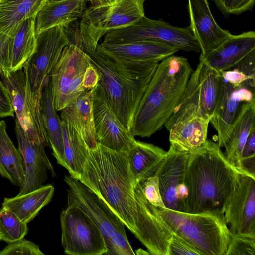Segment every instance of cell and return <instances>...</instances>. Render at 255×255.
Returning <instances> with one entry per match:
<instances>
[{
	"label": "cell",
	"mask_w": 255,
	"mask_h": 255,
	"mask_svg": "<svg viewBox=\"0 0 255 255\" xmlns=\"http://www.w3.org/2000/svg\"></svg>",
	"instance_id": "681fc988"
},
{
	"label": "cell",
	"mask_w": 255,
	"mask_h": 255,
	"mask_svg": "<svg viewBox=\"0 0 255 255\" xmlns=\"http://www.w3.org/2000/svg\"><path fill=\"white\" fill-rule=\"evenodd\" d=\"M93 110L97 142L116 151L131 149L136 141L135 136L117 118L98 84L94 88Z\"/></svg>",
	"instance_id": "4fadbf2b"
},
{
	"label": "cell",
	"mask_w": 255,
	"mask_h": 255,
	"mask_svg": "<svg viewBox=\"0 0 255 255\" xmlns=\"http://www.w3.org/2000/svg\"><path fill=\"white\" fill-rule=\"evenodd\" d=\"M190 153L176 150L170 146L155 175L158 177L166 208L183 212L184 203L188 195L184 177Z\"/></svg>",
	"instance_id": "9a60e30c"
},
{
	"label": "cell",
	"mask_w": 255,
	"mask_h": 255,
	"mask_svg": "<svg viewBox=\"0 0 255 255\" xmlns=\"http://www.w3.org/2000/svg\"><path fill=\"white\" fill-rule=\"evenodd\" d=\"M54 187L49 184L12 198H4L2 207L14 212L24 223L28 224L40 210L51 201Z\"/></svg>",
	"instance_id": "4316f807"
},
{
	"label": "cell",
	"mask_w": 255,
	"mask_h": 255,
	"mask_svg": "<svg viewBox=\"0 0 255 255\" xmlns=\"http://www.w3.org/2000/svg\"><path fill=\"white\" fill-rule=\"evenodd\" d=\"M156 208L172 233L185 240L201 255H226L233 234L224 214H194Z\"/></svg>",
	"instance_id": "5b68a950"
},
{
	"label": "cell",
	"mask_w": 255,
	"mask_h": 255,
	"mask_svg": "<svg viewBox=\"0 0 255 255\" xmlns=\"http://www.w3.org/2000/svg\"><path fill=\"white\" fill-rule=\"evenodd\" d=\"M40 104L44 126L52 154L57 163L65 168L61 120L53 105L50 77L43 88Z\"/></svg>",
	"instance_id": "83f0119b"
},
{
	"label": "cell",
	"mask_w": 255,
	"mask_h": 255,
	"mask_svg": "<svg viewBox=\"0 0 255 255\" xmlns=\"http://www.w3.org/2000/svg\"><path fill=\"white\" fill-rule=\"evenodd\" d=\"M253 156H255V128L249 134L242 153V158Z\"/></svg>",
	"instance_id": "f6af8a7d"
},
{
	"label": "cell",
	"mask_w": 255,
	"mask_h": 255,
	"mask_svg": "<svg viewBox=\"0 0 255 255\" xmlns=\"http://www.w3.org/2000/svg\"><path fill=\"white\" fill-rule=\"evenodd\" d=\"M13 37L0 33V75L10 71Z\"/></svg>",
	"instance_id": "f35d334b"
},
{
	"label": "cell",
	"mask_w": 255,
	"mask_h": 255,
	"mask_svg": "<svg viewBox=\"0 0 255 255\" xmlns=\"http://www.w3.org/2000/svg\"><path fill=\"white\" fill-rule=\"evenodd\" d=\"M101 45L116 56L128 60L139 61L159 62L179 50L171 45L152 40L120 44L102 43Z\"/></svg>",
	"instance_id": "cb8c5ba5"
},
{
	"label": "cell",
	"mask_w": 255,
	"mask_h": 255,
	"mask_svg": "<svg viewBox=\"0 0 255 255\" xmlns=\"http://www.w3.org/2000/svg\"><path fill=\"white\" fill-rule=\"evenodd\" d=\"M103 0V3H105L108 2H110L113 0Z\"/></svg>",
	"instance_id": "7dc6e473"
},
{
	"label": "cell",
	"mask_w": 255,
	"mask_h": 255,
	"mask_svg": "<svg viewBox=\"0 0 255 255\" xmlns=\"http://www.w3.org/2000/svg\"><path fill=\"white\" fill-rule=\"evenodd\" d=\"M209 122V118L200 113L183 118L168 131L170 146L181 152L195 150L207 139Z\"/></svg>",
	"instance_id": "ffe728a7"
},
{
	"label": "cell",
	"mask_w": 255,
	"mask_h": 255,
	"mask_svg": "<svg viewBox=\"0 0 255 255\" xmlns=\"http://www.w3.org/2000/svg\"><path fill=\"white\" fill-rule=\"evenodd\" d=\"M254 128H255V99L241 105L224 146L225 148L224 155L227 160L238 170L244 145L249 134Z\"/></svg>",
	"instance_id": "603a6c76"
},
{
	"label": "cell",
	"mask_w": 255,
	"mask_h": 255,
	"mask_svg": "<svg viewBox=\"0 0 255 255\" xmlns=\"http://www.w3.org/2000/svg\"><path fill=\"white\" fill-rule=\"evenodd\" d=\"M141 185L145 198L152 205L156 207H165L156 175L147 178Z\"/></svg>",
	"instance_id": "74e56055"
},
{
	"label": "cell",
	"mask_w": 255,
	"mask_h": 255,
	"mask_svg": "<svg viewBox=\"0 0 255 255\" xmlns=\"http://www.w3.org/2000/svg\"><path fill=\"white\" fill-rule=\"evenodd\" d=\"M44 255L39 246L33 242L24 238L8 244L0 251V255Z\"/></svg>",
	"instance_id": "e575fe53"
},
{
	"label": "cell",
	"mask_w": 255,
	"mask_h": 255,
	"mask_svg": "<svg viewBox=\"0 0 255 255\" xmlns=\"http://www.w3.org/2000/svg\"><path fill=\"white\" fill-rule=\"evenodd\" d=\"M234 67L255 79V50L248 54Z\"/></svg>",
	"instance_id": "7bdbcfd3"
},
{
	"label": "cell",
	"mask_w": 255,
	"mask_h": 255,
	"mask_svg": "<svg viewBox=\"0 0 255 255\" xmlns=\"http://www.w3.org/2000/svg\"><path fill=\"white\" fill-rule=\"evenodd\" d=\"M190 27L204 57L218 47L232 34L216 23L207 0H188Z\"/></svg>",
	"instance_id": "ac0fdd59"
},
{
	"label": "cell",
	"mask_w": 255,
	"mask_h": 255,
	"mask_svg": "<svg viewBox=\"0 0 255 255\" xmlns=\"http://www.w3.org/2000/svg\"><path fill=\"white\" fill-rule=\"evenodd\" d=\"M91 63L74 36L63 49L50 74L53 105L56 111L69 106L85 90V74Z\"/></svg>",
	"instance_id": "8992f818"
},
{
	"label": "cell",
	"mask_w": 255,
	"mask_h": 255,
	"mask_svg": "<svg viewBox=\"0 0 255 255\" xmlns=\"http://www.w3.org/2000/svg\"><path fill=\"white\" fill-rule=\"evenodd\" d=\"M201 255V254L185 240L172 233L169 246V255Z\"/></svg>",
	"instance_id": "ab89813d"
},
{
	"label": "cell",
	"mask_w": 255,
	"mask_h": 255,
	"mask_svg": "<svg viewBox=\"0 0 255 255\" xmlns=\"http://www.w3.org/2000/svg\"><path fill=\"white\" fill-rule=\"evenodd\" d=\"M94 88L83 92L61 113V119L68 123L78 132L89 149L95 148L98 144L93 110Z\"/></svg>",
	"instance_id": "44dd1931"
},
{
	"label": "cell",
	"mask_w": 255,
	"mask_h": 255,
	"mask_svg": "<svg viewBox=\"0 0 255 255\" xmlns=\"http://www.w3.org/2000/svg\"><path fill=\"white\" fill-rule=\"evenodd\" d=\"M48 0H0V33L14 37L20 25L37 14Z\"/></svg>",
	"instance_id": "d4e9b609"
},
{
	"label": "cell",
	"mask_w": 255,
	"mask_h": 255,
	"mask_svg": "<svg viewBox=\"0 0 255 255\" xmlns=\"http://www.w3.org/2000/svg\"><path fill=\"white\" fill-rule=\"evenodd\" d=\"M90 2L91 5H98L103 3V0H86Z\"/></svg>",
	"instance_id": "bcb514c9"
},
{
	"label": "cell",
	"mask_w": 255,
	"mask_h": 255,
	"mask_svg": "<svg viewBox=\"0 0 255 255\" xmlns=\"http://www.w3.org/2000/svg\"><path fill=\"white\" fill-rule=\"evenodd\" d=\"M233 235L255 239V178L240 174L239 182L224 212Z\"/></svg>",
	"instance_id": "2e32d148"
},
{
	"label": "cell",
	"mask_w": 255,
	"mask_h": 255,
	"mask_svg": "<svg viewBox=\"0 0 255 255\" xmlns=\"http://www.w3.org/2000/svg\"><path fill=\"white\" fill-rule=\"evenodd\" d=\"M10 96L15 121L32 143L49 145L41 112V98L34 94L23 69L4 71L0 75Z\"/></svg>",
	"instance_id": "52a82bcc"
},
{
	"label": "cell",
	"mask_w": 255,
	"mask_h": 255,
	"mask_svg": "<svg viewBox=\"0 0 255 255\" xmlns=\"http://www.w3.org/2000/svg\"><path fill=\"white\" fill-rule=\"evenodd\" d=\"M36 50L23 69L32 92L41 98L50 73L70 41L67 29L62 25L42 31L36 35Z\"/></svg>",
	"instance_id": "30bf717a"
},
{
	"label": "cell",
	"mask_w": 255,
	"mask_h": 255,
	"mask_svg": "<svg viewBox=\"0 0 255 255\" xmlns=\"http://www.w3.org/2000/svg\"><path fill=\"white\" fill-rule=\"evenodd\" d=\"M76 35L99 74L98 84L108 103L121 123L130 131L136 111L159 62L123 58L101 44L95 48L79 28Z\"/></svg>",
	"instance_id": "7a4b0ae2"
},
{
	"label": "cell",
	"mask_w": 255,
	"mask_h": 255,
	"mask_svg": "<svg viewBox=\"0 0 255 255\" xmlns=\"http://www.w3.org/2000/svg\"><path fill=\"white\" fill-rule=\"evenodd\" d=\"M68 188L67 206L78 207L85 213L99 229L110 255V238L116 231L124 230L125 225L108 204L79 180L65 175Z\"/></svg>",
	"instance_id": "7c38bea8"
},
{
	"label": "cell",
	"mask_w": 255,
	"mask_h": 255,
	"mask_svg": "<svg viewBox=\"0 0 255 255\" xmlns=\"http://www.w3.org/2000/svg\"><path fill=\"white\" fill-rule=\"evenodd\" d=\"M144 0H113L85 9L79 30L96 48L108 32L130 25L144 16Z\"/></svg>",
	"instance_id": "ba28073f"
},
{
	"label": "cell",
	"mask_w": 255,
	"mask_h": 255,
	"mask_svg": "<svg viewBox=\"0 0 255 255\" xmlns=\"http://www.w3.org/2000/svg\"><path fill=\"white\" fill-rule=\"evenodd\" d=\"M79 181L108 204L150 255H169L172 233L145 198L130 170L127 152L98 143L89 149Z\"/></svg>",
	"instance_id": "6da1fadb"
},
{
	"label": "cell",
	"mask_w": 255,
	"mask_h": 255,
	"mask_svg": "<svg viewBox=\"0 0 255 255\" xmlns=\"http://www.w3.org/2000/svg\"><path fill=\"white\" fill-rule=\"evenodd\" d=\"M61 125L65 168L71 177L79 180L89 148L78 132L68 123L61 120Z\"/></svg>",
	"instance_id": "f546056e"
},
{
	"label": "cell",
	"mask_w": 255,
	"mask_h": 255,
	"mask_svg": "<svg viewBox=\"0 0 255 255\" xmlns=\"http://www.w3.org/2000/svg\"><path fill=\"white\" fill-rule=\"evenodd\" d=\"M255 50V32H244L231 35L205 57L200 56L218 72L234 67L250 52Z\"/></svg>",
	"instance_id": "d6986e66"
},
{
	"label": "cell",
	"mask_w": 255,
	"mask_h": 255,
	"mask_svg": "<svg viewBox=\"0 0 255 255\" xmlns=\"http://www.w3.org/2000/svg\"><path fill=\"white\" fill-rule=\"evenodd\" d=\"M166 152L152 144L137 140L127 152L130 170L140 184L155 175Z\"/></svg>",
	"instance_id": "484cf974"
},
{
	"label": "cell",
	"mask_w": 255,
	"mask_h": 255,
	"mask_svg": "<svg viewBox=\"0 0 255 255\" xmlns=\"http://www.w3.org/2000/svg\"><path fill=\"white\" fill-rule=\"evenodd\" d=\"M61 244L70 255H102L107 251L98 227L81 210L67 206L60 214Z\"/></svg>",
	"instance_id": "8fae6325"
},
{
	"label": "cell",
	"mask_w": 255,
	"mask_h": 255,
	"mask_svg": "<svg viewBox=\"0 0 255 255\" xmlns=\"http://www.w3.org/2000/svg\"><path fill=\"white\" fill-rule=\"evenodd\" d=\"M35 18L33 17L24 20L13 37L10 71L23 69L24 64L36 50Z\"/></svg>",
	"instance_id": "1f68e13d"
},
{
	"label": "cell",
	"mask_w": 255,
	"mask_h": 255,
	"mask_svg": "<svg viewBox=\"0 0 255 255\" xmlns=\"http://www.w3.org/2000/svg\"><path fill=\"white\" fill-rule=\"evenodd\" d=\"M142 40L161 42L179 50L201 52L200 45L190 26H174L145 15L130 25L108 32L105 35L102 43L120 44Z\"/></svg>",
	"instance_id": "9c48e42d"
},
{
	"label": "cell",
	"mask_w": 255,
	"mask_h": 255,
	"mask_svg": "<svg viewBox=\"0 0 255 255\" xmlns=\"http://www.w3.org/2000/svg\"><path fill=\"white\" fill-rule=\"evenodd\" d=\"M254 99L255 87L231 84L220 75L217 103L209 122L217 132L220 148L224 146L241 105Z\"/></svg>",
	"instance_id": "5bb4252c"
},
{
	"label": "cell",
	"mask_w": 255,
	"mask_h": 255,
	"mask_svg": "<svg viewBox=\"0 0 255 255\" xmlns=\"http://www.w3.org/2000/svg\"><path fill=\"white\" fill-rule=\"evenodd\" d=\"M193 69L188 59L170 56L158 63L134 116L130 132L149 137L160 130L180 101Z\"/></svg>",
	"instance_id": "277c9868"
},
{
	"label": "cell",
	"mask_w": 255,
	"mask_h": 255,
	"mask_svg": "<svg viewBox=\"0 0 255 255\" xmlns=\"http://www.w3.org/2000/svg\"><path fill=\"white\" fill-rule=\"evenodd\" d=\"M86 0H48L37 14L36 35L50 28L62 25L67 27L81 18L85 10Z\"/></svg>",
	"instance_id": "7402d4cb"
},
{
	"label": "cell",
	"mask_w": 255,
	"mask_h": 255,
	"mask_svg": "<svg viewBox=\"0 0 255 255\" xmlns=\"http://www.w3.org/2000/svg\"><path fill=\"white\" fill-rule=\"evenodd\" d=\"M28 231L27 224L23 222L14 212L4 207L0 209L1 240L12 243L24 238Z\"/></svg>",
	"instance_id": "d6a6232c"
},
{
	"label": "cell",
	"mask_w": 255,
	"mask_h": 255,
	"mask_svg": "<svg viewBox=\"0 0 255 255\" xmlns=\"http://www.w3.org/2000/svg\"><path fill=\"white\" fill-rule=\"evenodd\" d=\"M225 15H238L252 9L255 0H213Z\"/></svg>",
	"instance_id": "d590c367"
},
{
	"label": "cell",
	"mask_w": 255,
	"mask_h": 255,
	"mask_svg": "<svg viewBox=\"0 0 255 255\" xmlns=\"http://www.w3.org/2000/svg\"><path fill=\"white\" fill-rule=\"evenodd\" d=\"M255 255V239L233 235L226 255Z\"/></svg>",
	"instance_id": "836d02e7"
},
{
	"label": "cell",
	"mask_w": 255,
	"mask_h": 255,
	"mask_svg": "<svg viewBox=\"0 0 255 255\" xmlns=\"http://www.w3.org/2000/svg\"><path fill=\"white\" fill-rule=\"evenodd\" d=\"M99 74L96 68L91 64L85 74L83 86L85 91L94 88L98 84Z\"/></svg>",
	"instance_id": "ee69618b"
},
{
	"label": "cell",
	"mask_w": 255,
	"mask_h": 255,
	"mask_svg": "<svg viewBox=\"0 0 255 255\" xmlns=\"http://www.w3.org/2000/svg\"><path fill=\"white\" fill-rule=\"evenodd\" d=\"M240 174L218 144L207 139L189 155L184 177L188 195L183 212L224 214Z\"/></svg>",
	"instance_id": "3957f363"
},
{
	"label": "cell",
	"mask_w": 255,
	"mask_h": 255,
	"mask_svg": "<svg viewBox=\"0 0 255 255\" xmlns=\"http://www.w3.org/2000/svg\"><path fill=\"white\" fill-rule=\"evenodd\" d=\"M222 77L231 84L238 86L246 84L255 87V79L246 75L235 67L220 72Z\"/></svg>",
	"instance_id": "60d3db41"
},
{
	"label": "cell",
	"mask_w": 255,
	"mask_h": 255,
	"mask_svg": "<svg viewBox=\"0 0 255 255\" xmlns=\"http://www.w3.org/2000/svg\"><path fill=\"white\" fill-rule=\"evenodd\" d=\"M14 108L9 92L0 80V117H14Z\"/></svg>",
	"instance_id": "b9f144b4"
},
{
	"label": "cell",
	"mask_w": 255,
	"mask_h": 255,
	"mask_svg": "<svg viewBox=\"0 0 255 255\" xmlns=\"http://www.w3.org/2000/svg\"><path fill=\"white\" fill-rule=\"evenodd\" d=\"M195 70L197 74L200 109L205 116L210 119L217 103L220 73L200 58Z\"/></svg>",
	"instance_id": "4dcf8cb0"
},
{
	"label": "cell",
	"mask_w": 255,
	"mask_h": 255,
	"mask_svg": "<svg viewBox=\"0 0 255 255\" xmlns=\"http://www.w3.org/2000/svg\"><path fill=\"white\" fill-rule=\"evenodd\" d=\"M1 235L0 234V240H1Z\"/></svg>",
	"instance_id": "c3c4849f"
},
{
	"label": "cell",
	"mask_w": 255,
	"mask_h": 255,
	"mask_svg": "<svg viewBox=\"0 0 255 255\" xmlns=\"http://www.w3.org/2000/svg\"><path fill=\"white\" fill-rule=\"evenodd\" d=\"M110 255H134L127 237L126 230L116 231L110 238Z\"/></svg>",
	"instance_id": "8d00e7d4"
},
{
	"label": "cell",
	"mask_w": 255,
	"mask_h": 255,
	"mask_svg": "<svg viewBox=\"0 0 255 255\" xmlns=\"http://www.w3.org/2000/svg\"><path fill=\"white\" fill-rule=\"evenodd\" d=\"M7 125L0 121V174L19 187L25 180L23 160L18 149L14 145L6 131Z\"/></svg>",
	"instance_id": "f1b7e54d"
},
{
	"label": "cell",
	"mask_w": 255,
	"mask_h": 255,
	"mask_svg": "<svg viewBox=\"0 0 255 255\" xmlns=\"http://www.w3.org/2000/svg\"><path fill=\"white\" fill-rule=\"evenodd\" d=\"M15 130L25 173L24 182L20 187L18 193V195H22L43 186V183L47 179V170L51 172L53 176L55 173L46 154L45 147L31 142L16 121Z\"/></svg>",
	"instance_id": "e0dca14e"
}]
</instances>
